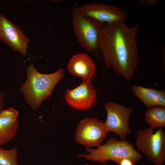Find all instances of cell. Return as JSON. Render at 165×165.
Segmentation results:
<instances>
[{
	"label": "cell",
	"mask_w": 165,
	"mask_h": 165,
	"mask_svg": "<svg viewBox=\"0 0 165 165\" xmlns=\"http://www.w3.org/2000/svg\"><path fill=\"white\" fill-rule=\"evenodd\" d=\"M139 25L128 28L124 21L107 24L101 31L99 49L106 68L127 80L131 78L138 62L136 38Z\"/></svg>",
	"instance_id": "obj_1"
},
{
	"label": "cell",
	"mask_w": 165,
	"mask_h": 165,
	"mask_svg": "<svg viewBox=\"0 0 165 165\" xmlns=\"http://www.w3.org/2000/svg\"><path fill=\"white\" fill-rule=\"evenodd\" d=\"M27 73V79L20 90L26 102L33 110L38 108L42 102L51 96L56 84L64 76L62 68L53 73L42 74L32 64L28 66Z\"/></svg>",
	"instance_id": "obj_2"
},
{
	"label": "cell",
	"mask_w": 165,
	"mask_h": 165,
	"mask_svg": "<svg viewBox=\"0 0 165 165\" xmlns=\"http://www.w3.org/2000/svg\"><path fill=\"white\" fill-rule=\"evenodd\" d=\"M97 147L96 149L86 148V150L89 153L79 155L77 157H83L102 164L111 160L117 165L123 159H129L136 163L142 158V155L136 150L133 144L125 139L119 141L111 138L105 144Z\"/></svg>",
	"instance_id": "obj_3"
},
{
	"label": "cell",
	"mask_w": 165,
	"mask_h": 165,
	"mask_svg": "<svg viewBox=\"0 0 165 165\" xmlns=\"http://www.w3.org/2000/svg\"><path fill=\"white\" fill-rule=\"evenodd\" d=\"M72 15L73 31L77 42L86 50L100 60L99 40L104 24L84 14L78 7L73 9Z\"/></svg>",
	"instance_id": "obj_4"
},
{
	"label": "cell",
	"mask_w": 165,
	"mask_h": 165,
	"mask_svg": "<svg viewBox=\"0 0 165 165\" xmlns=\"http://www.w3.org/2000/svg\"><path fill=\"white\" fill-rule=\"evenodd\" d=\"M149 127L140 129L136 134L138 149L155 165H163L165 161V133L162 128L155 132Z\"/></svg>",
	"instance_id": "obj_5"
},
{
	"label": "cell",
	"mask_w": 165,
	"mask_h": 165,
	"mask_svg": "<svg viewBox=\"0 0 165 165\" xmlns=\"http://www.w3.org/2000/svg\"><path fill=\"white\" fill-rule=\"evenodd\" d=\"M107 118L104 124L108 132H114L122 140L130 133L129 123L132 109L119 104L108 102L104 105Z\"/></svg>",
	"instance_id": "obj_6"
},
{
	"label": "cell",
	"mask_w": 165,
	"mask_h": 165,
	"mask_svg": "<svg viewBox=\"0 0 165 165\" xmlns=\"http://www.w3.org/2000/svg\"><path fill=\"white\" fill-rule=\"evenodd\" d=\"M108 132L104 123L96 118L88 117L78 124L75 139L87 147L98 146L105 140Z\"/></svg>",
	"instance_id": "obj_7"
},
{
	"label": "cell",
	"mask_w": 165,
	"mask_h": 165,
	"mask_svg": "<svg viewBox=\"0 0 165 165\" xmlns=\"http://www.w3.org/2000/svg\"><path fill=\"white\" fill-rule=\"evenodd\" d=\"M0 40L26 57L30 39L18 26L0 13Z\"/></svg>",
	"instance_id": "obj_8"
},
{
	"label": "cell",
	"mask_w": 165,
	"mask_h": 165,
	"mask_svg": "<svg viewBox=\"0 0 165 165\" xmlns=\"http://www.w3.org/2000/svg\"><path fill=\"white\" fill-rule=\"evenodd\" d=\"M78 8L84 14L104 24L124 21L127 16L126 12L119 7L98 3L86 4Z\"/></svg>",
	"instance_id": "obj_9"
},
{
	"label": "cell",
	"mask_w": 165,
	"mask_h": 165,
	"mask_svg": "<svg viewBox=\"0 0 165 165\" xmlns=\"http://www.w3.org/2000/svg\"><path fill=\"white\" fill-rule=\"evenodd\" d=\"M97 94L91 81L82 82L78 86L67 90L65 100L71 107L84 110L91 107L96 99Z\"/></svg>",
	"instance_id": "obj_10"
},
{
	"label": "cell",
	"mask_w": 165,
	"mask_h": 165,
	"mask_svg": "<svg viewBox=\"0 0 165 165\" xmlns=\"http://www.w3.org/2000/svg\"><path fill=\"white\" fill-rule=\"evenodd\" d=\"M68 70L70 73L80 78L82 82L91 81L96 71L93 60L88 55L80 53L73 56L69 60Z\"/></svg>",
	"instance_id": "obj_11"
},
{
	"label": "cell",
	"mask_w": 165,
	"mask_h": 165,
	"mask_svg": "<svg viewBox=\"0 0 165 165\" xmlns=\"http://www.w3.org/2000/svg\"><path fill=\"white\" fill-rule=\"evenodd\" d=\"M18 112L10 107L0 112V146L12 140L19 127Z\"/></svg>",
	"instance_id": "obj_12"
},
{
	"label": "cell",
	"mask_w": 165,
	"mask_h": 165,
	"mask_svg": "<svg viewBox=\"0 0 165 165\" xmlns=\"http://www.w3.org/2000/svg\"><path fill=\"white\" fill-rule=\"evenodd\" d=\"M134 94L147 107H165V92L151 88L134 85L132 87Z\"/></svg>",
	"instance_id": "obj_13"
},
{
	"label": "cell",
	"mask_w": 165,
	"mask_h": 165,
	"mask_svg": "<svg viewBox=\"0 0 165 165\" xmlns=\"http://www.w3.org/2000/svg\"><path fill=\"white\" fill-rule=\"evenodd\" d=\"M145 120L154 129L165 127V107L155 106L148 108L145 113Z\"/></svg>",
	"instance_id": "obj_14"
},
{
	"label": "cell",
	"mask_w": 165,
	"mask_h": 165,
	"mask_svg": "<svg viewBox=\"0 0 165 165\" xmlns=\"http://www.w3.org/2000/svg\"><path fill=\"white\" fill-rule=\"evenodd\" d=\"M16 148L9 150L0 148V164L2 165H19L17 162Z\"/></svg>",
	"instance_id": "obj_15"
},
{
	"label": "cell",
	"mask_w": 165,
	"mask_h": 165,
	"mask_svg": "<svg viewBox=\"0 0 165 165\" xmlns=\"http://www.w3.org/2000/svg\"><path fill=\"white\" fill-rule=\"evenodd\" d=\"M157 0H140V4L146 7L151 6H153L157 2Z\"/></svg>",
	"instance_id": "obj_16"
},
{
	"label": "cell",
	"mask_w": 165,
	"mask_h": 165,
	"mask_svg": "<svg viewBox=\"0 0 165 165\" xmlns=\"http://www.w3.org/2000/svg\"><path fill=\"white\" fill-rule=\"evenodd\" d=\"M118 165H136V164L131 160L128 158H124L120 161Z\"/></svg>",
	"instance_id": "obj_17"
},
{
	"label": "cell",
	"mask_w": 165,
	"mask_h": 165,
	"mask_svg": "<svg viewBox=\"0 0 165 165\" xmlns=\"http://www.w3.org/2000/svg\"><path fill=\"white\" fill-rule=\"evenodd\" d=\"M5 94L3 93H0V112L3 110Z\"/></svg>",
	"instance_id": "obj_18"
},
{
	"label": "cell",
	"mask_w": 165,
	"mask_h": 165,
	"mask_svg": "<svg viewBox=\"0 0 165 165\" xmlns=\"http://www.w3.org/2000/svg\"><path fill=\"white\" fill-rule=\"evenodd\" d=\"M0 165H1V164H0Z\"/></svg>",
	"instance_id": "obj_19"
}]
</instances>
